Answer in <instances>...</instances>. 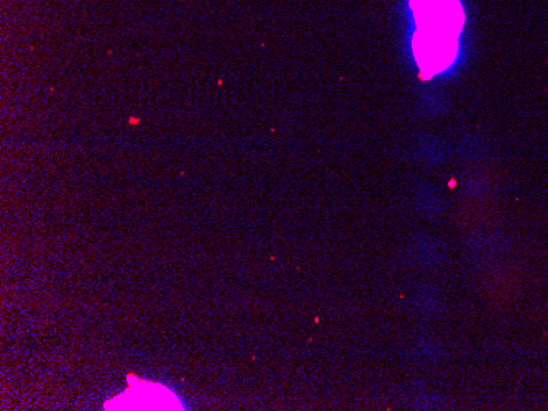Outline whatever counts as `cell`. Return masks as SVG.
<instances>
[{"label": "cell", "mask_w": 548, "mask_h": 411, "mask_svg": "<svg viewBox=\"0 0 548 411\" xmlns=\"http://www.w3.org/2000/svg\"><path fill=\"white\" fill-rule=\"evenodd\" d=\"M414 53L422 73L435 76L455 63L465 12L458 0H411Z\"/></svg>", "instance_id": "1"}]
</instances>
